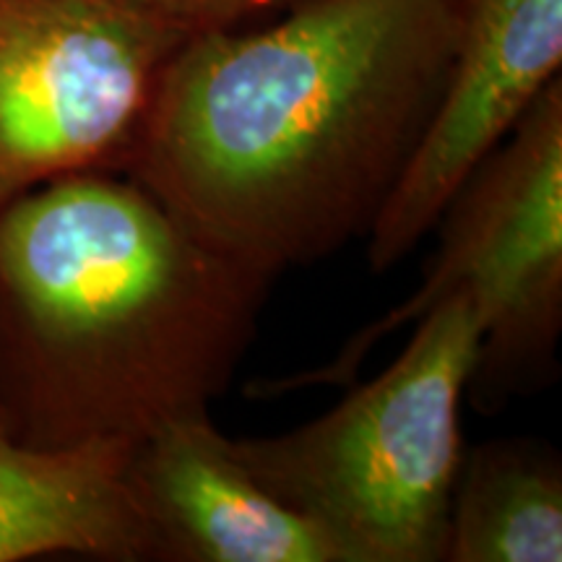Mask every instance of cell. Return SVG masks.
<instances>
[{
	"label": "cell",
	"mask_w": 562,
	"mask_h": 562,
	"mask_svg": "<svg viewBox=\"0 0 562 562\" xmlns=\"http://www.w3.org/2000/svg\"><path fill=\"white\" fill-rule=\"evenodd\" d=\"M461 0H302L188 37L128 178L277 279L368 237L446 87Z\"/></svg>",
	"instance_id": "obj_1"
},
{
	"label": "cell",
	"mask_w": 562,
	"mask_h": 562,
	"mask_svg": "<svg viewBox=\"0 0 562 562\" xmlns=\"http://www.w3.org/2000/svg\"><path fill=\"white\" fill-rule=\"evenodd\" d=\"M273 277L211 248L121 172L0 201V425L30 446L138 442L206 414Z\"/></svg>",
	"instance_id": "obj_2"
},
{
	"label": "cell",
	"mask_w": 562,
	"mask_h": 562,
	"mask_svg": "<svg viewBox=\"0 0 562 562\" xmlns=\"http://www.w3.org/2000/svg\"><path fill=\"white\" fill-rule=\"evenodd\" d=\"M484 334L474 292L414 323L402 355L323 417L229 438L258 484L321 526L347 562H438L463 459L461 398Z\"/></svg>",
	"instance_id": "obj_3"
},
{
	"label": "cell",
	"mask_w": 562,
	"mask_h": 562,
	"mask_svg": "<svg viewBox=\"0 0 562 562\" xmlns=\"http://www.w3.org/2000/svg\"><path fill=\"white\" fill-rule=\"evenodd\" d=\"M440 248L417 292L357 331L328 364L252 383V396L349 385L378 341L453 292L480 300L484 334L469 385L508 393L552 360L562 328V81L533 100L440 214Z\"/></svg>",
	"instance_id": "obj_4"
},
{
	"label": "cell",
	"mask_w": 562,
	"mask_h": 562,
	"mask_svg": "<svg viewBox=\"0 0 562 562\" xmlns=\"http://www.w3.org/2000/svg\"><path fill=\"white\" fill-rule=\"evenodd\" d=\"M186 40L128 0H0V201L128 172Z\"/></svg>",
	"instance_id": "obj_5"
},
{
	"label": "cell",
	"mask_w": 562,
	"mask_h": 562,
	"mask_svg": "<svg viewBox=\"0 0 562 562\" xmlns=\"http://www.w3.org/2000/svg\"><path fill=\"white\" fill-rule=\"evenodd\" d=\"M560 63L562 0H461L446 87L368 235L372 269L417 248L463 180L558 79Z\"/></svg>",
	"instance_id": "obj_6"
},
{
	"label": "cell",
	"mask_w": 562,
	"mask_h": 562,
	"mask_svg": "<svg viewBox=\"0 0 562 562\" xmlns=\"http://www.w3.org/2000/svg\"><path fill=\"white\" fill-rule=\"evenodd\" d=\"M131 484L159 562H347L311 518L258 484L206 414L133 446Z\"/></svg>",
	"instance_id": "obj_7"
},
{
	"label": "cell",
	"mask_w": 562,
	"mask_h": 562,
	"mask_svg": "<svg viewBox=\"0 0 562 562\" xmlns=\"http://www.w3.org/2000/svg\"><path fill=\"white\" fill-rule=\"evenodd\" d=\"M131 440L30 446L0 425V562L154 560L131 484Z\"/></svg>",
	"instance_id": "obj_8"
},
{
	"label": "cell",
	"mask_w": 562,
	"mask_h": 562,
	"mask_svg": "<svg viewBox=\"0 0 562 562\" xmlns=\"http://www.w3.org/2000/svg\"><path fill=\"white\" fill-rule=\"evenodd\" d=\"M442 560L560 562V453L526 438L482 442L463 453Z\"/></svg>",
	"instance_id": "obj_9"
},
{
	"label": "cell",
	"mask_w": 562,
	"mask_h": 562,
	"mask_svg": "<svg viewBox=\"0 0 562 562\" xmlns=\"http://www.w3.org/2000/svg\"><path fill=\"white\" fill-rule=\"evenodd\" d=\"M128 3L193 37L203 32L240 30L269 13H284L302 0H128Z\"/></svg>",
	"instance_id": "obj_10"
}]
</instances>
